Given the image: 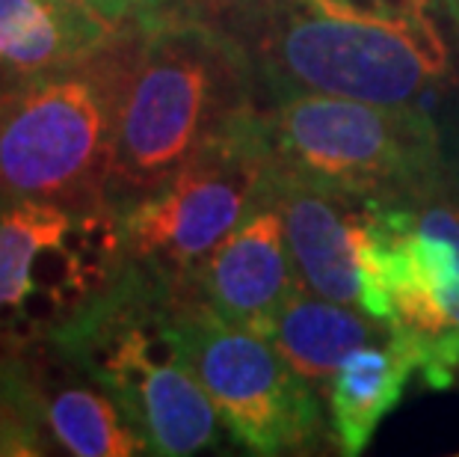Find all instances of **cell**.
<instances>
[{
  "label": "cell",
  "instance_id": "obj_16",
  "mask_svg": "<svg viewBox=\"0 0 459 457\" xmlns=\"http://www.w3.org/2000/svg\"><path fill=\"white\" fill-rule=\"evenodd\" d=\"M54 452L39 413L30 359L0 347V457H36Z\"/></svg>",
  "mask_w": 459,
  "mask_h": 457
},
{
  "label": "cell",
  "instance_id": "obj_11",
  "mask_svg": "<svg viewBox=\"0 0 459 457\" xmlns=\"http://www.w3.org/2000/svg\"><path fill=\"white\" fill-rule=\"evenodd\" d=\"M302 286L290 261L276 197L249 211L190 279L193 297L231 324L267 333L285 300Z\"/></svg>",
  "mask_w": 459,
  "mask_h": 457
},
{
  "label": "cell",
  "instance_id": "obj_15",
  "mask_svg": "<svg viewBox=\"0 0 459 457\" xmlns=\"http://www.w3.org/2000/svg\"><path fill=\"white\" fill-rule=\"evenodd\" d=\"M412 374H418V359L392 330L341 363L329 381V416L341 452L361 454L368 449L379 422L403 398Z\"/></svg>",
  "mask_w": 459,
  "mask_h": 457
},
{
  "label": "cell",
  "instance_id": "obj_1",
  "mask_svg": "<svg viewBox=\"0 0 459 457\" xmlns=\"http://www.w3.org/2000/svg\"><path fill=\"white\" fill-rule=\"evenodd\" d=\"M249 54L193 9L145 24L113 137L104 199L122 211L252 110Z\"/></svg>",
  "mask_w": 459,
  "mask_h": 457
},
{
  "label": "cell",
  "instance_id": "obj_2",
  "mask_svg": "<svg viewBox=\"0 0 459 457\" xmlns=\"http://www.w3.org/2000/svg\"><path fill=\"white\" fill-rule=\"evenodd\" d=\"M175 286L125 259L110 286L48 345L113 398L145 452L187 457L220 443V413L172 327Z\"/></svg>",
  "mask_w": 459,
  "mask_h": 457
},
{
  "label": "cell",
  "instance_id": "obj_5",
  "mask_svg": "<svg viewBox=\"0 0 459 457\" xmlns=\"http://www.w3.org/2000/svg\"><path fill=\"white\" fill-rule=\"evenodd\" d=\"M125 268L107 199L0 202V347L48 342Z\"/></svg>",
  "mask_w": 459,
  "mask_h": 457
},
{
  "label": "cell",
  "instance_id": "obj_19",
  "mask_svg": "<svg viewBox=\"0 0 459 457\" xmlns=\"http://www.w3.org/2000/svg\"><path fill=\"white\" fill-rule=\"evenodd\" d=\"M0 202H4V199H0Z\"/></svg>",
  "mask_w": 459,
  "mask_h": 457
},
{
  "label": "cell",
  "instance_id": "obj_14",
  "mask_svg": "<svg viewBox=\"0 0 459 457\" xmlns=\"http://www.w3.org/2000/svg\"><path fill=\"white\" fill-rule=\"evenodd\" d=\"M388 330H392L388 321L335 303V300H326L299 286L285 300V306L279 309L264 336L302 381L317 389L329 386L350 354L359 351L361 345L388 336Z\"/></svg>",
  "mask_w": 459,
  "mask_h": 457
},
{
  "label": "cell",
  "instance_id": "obj_13",
  "mask_svg": "<svg viewBox=\"0 0 459 457\" xmlns=\"http://www.w3.org/2000/svg\"><path fill=\"white\" fill-rule=\"evenodd\" d=\"M122 36L65 0H0V92Z\"/></svg>",
  "mask_w": 459,
  "mask_h": 457
},
{
  "label": "cell",
  "instance_id": "obj_3",
  "mask_svg": "<svg viewBox=\"0 0 459 457\" xmlns=\"http://www.w3.org/2000/svg\"><path fill=\"white\" fill-rule=\"evenodd\" d=\"M140 31L0 92V199H104Z\"/></svg>",
  "mask_w": 459,
  "mask_h": 457
},
{
  "label": "cell",
  "instance_id": "obj_17",
  "mask_svg": "<svg viewBox=\"0 0 459 457\" xmlns=\"http://www.w3.org/2000/svg\"><path fill=\"white\" fill-rule=\"evenodd\" d=\"M65 4L83 9L86 15H92L95 22L116 33L140 31L172 9H181L175 0H65Z\"/></svg>",
  "mask_w": 459,
  "mask_h": 457
},
{
  "label": "cell",
  "instance_id": "obj_10",
  "mask_svg": "<svg viewBox=\"0 0 459 457\" xmlns=\"http://www.w3.org/2000/svg\"><path fill=\"white\" fill-rule=\"evenodd\" d=\"M273 197L302 286L335 303L392 321L379 226L383 199L320 188L281 167L273 181Z\"/></svg>",
  "mask_w": 459,
  "mask_h": 457
},
{
  "label": "cell",
  "instance_id": "obj_6",
  "mask_svg": "<svg viewBox=\"0 0 459 457\" xmlns=\"http://www.w3.org/2000/svg\"><path fill=\"white\" fill-rule=\"evenodd\" d=\"M270 81L388 107H415L447 69L433 24H400L308 0H279L261 36Z\"/></svg>",
  "mask_w": 459,
  "mask_h": 457
},
{
  "label": "cell",
  "instance_id": "obj_18",
  "mask_svg": "<svg viewBox=\"0 0 459 457\" xmlns=\"http://www.w3.org/2000/svg\"><path fill=\"white\" fill-rule=\"evenodd\" d=\"M438 4L445 6V13L454 18V24L459 27V0H438Z\"/></svg>",
  "mask_w": 459,
  "mask_h": 457
},
{
  "label": "cell",
  "instance_id": "obj_4",
  "mask_svg": "<svg viewBox=\"0 0 459 457\" xmlns=\"http://www.w3.org/2000/svg\"><path fill=\"white\" fill-rule=\"evenodd\" d=\"M276 170L267 119L252 107L163 184L116 211L125 259L178 288L190 286L211 252L273 193Z\"/></svg>",
  "mask_w": 459,
  "mask_h": 457
},
{
  "label": "cell",
  "instance_id": "obj_7",
  "mask_svg": "<svg viewBox=\"0 0 459 457\" xmlns=\"http://www.w3.org/2000/svg\"><path fill=\"white\" fill-rule=\"evenodd\" d=\"M264 119L279 167L329 190L400 199L436 167V128L421 107L279 90Z\"/></svg>",
  "mask_w": 459,
  "mask_h": 457
},
{
  "label": "cell",
  "instance_id": "obj_12",
  "mask_svg": "<svg viewBox=\"0 0 459 457\" xmlns=\"http://www.w3.org/2000/svg\"><path fill=\"white\" fill-rule=\"evenodd\" d=\"M24 354L30 359L45 434L56 452L74 457L149 454L113 398L68 365L51 345H33Z\"/></svg>",
  "mask_w": 459,
  "mask_h": 457
},
{
  "label": "cell",
  "instance_id": "obj_8",
  "mask_svg": "<svg viewBox=\"0 0 459 457\" xmlns=\"http://www.w3.org/2000/svg\"><path fill=\"white\" fill-rule=\"evenodd\" d=\"M172 327L231 440L252 454H290L317 440L324 410L315 386L281 359L267 336L220 318L178 286Z\"/></svg>",
  "mask_w": 459,
  "mask_h": 457
},
{
  "label": "cell",
  "instance_id": "obj_9",
  "mask_svg": "<svg viewBox=\"0 0 459 457\" xmlns=\"http://www.w3.org/2000/svg\"><path fill=\"white\" fill-rule=\"evenodd\" d=\"M415 197L379 206L388 324L412 347L418 374L447 389L459 372V211L445 202L415 206Z\"/></svg>",
  "mask_w": 459,
  "mask_h": 457
}]
</instances>
